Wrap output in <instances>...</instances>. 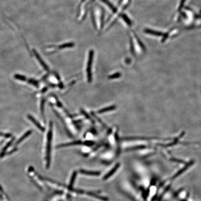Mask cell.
I'll list each match as a JSON object with an SVG mask.
<instances>
[{"label": "cell", "instance_id": "obj_13", "mask_svg": "<svg viewBox=\"0 0 201 201\" xmlns=\"http://www.w3.org/2000/svg\"><path fill=\"white\" fill-rule=\"evenodd\" d=\"M14 140V138H13L12 140H11V141H10L7 144L6 146L4 147V148L3 149V151L1 152V154L0 155V157H3V156L5 155V152L6 151L7 149L9 148V147L10 146V145H11V144L13 142Z\"/></svg>", "mask_w": 201, "mask_h": 201}, {"label": "cell", "instance_id": "obj_12", "mask_svg": "<svg viewBox=\"0 0 201 201\" xmlns=\"http://www.w3.org/2000/svg\"><path fill=\"white\" fill-rule=\"evenodd\" d=\"M145 32L146 33L149 34H152L154 36H161L163 34L162 32H159V31H156L152 30L151 29H145Z\"/></svg>", "mask_w": 201, "mask_h": 201}, {"label": "cell", "instance_id": "obj_15", "mask_svg": "<svg viewBox=\"0 0 201 201\" xmlns=\"http://www.w3.org/2000/svg\"><path fill=\"white\" fill-rule=\"evenodd\" d=\"M87 194L89 195V196H94V197H96L97 198L99 199L100 200H102V201H108V199L107 198L102 197V196H98V195H96V194H95L94 193H93L88 192Z\"/></svg>", "mask_w": 201, "mask_h": 201}, {"label": "cell", "instance_id": "obj_2", "mask_svg": "<svg viewBox=\"0 0 201 201\" xmlns=\"http://www.w3.org/2000/svg\"><path fill=\"white\" fill-rule=\"evenodd\" d=\"M94 56V51L93 50H91L89 53L88 62L87 65L86 72L87 80L88 83H91L92 81V66L93 63V59Z\"/></svg>", "mask_w": 201, "mask_h": 201}, {"label": "cell", "instance_id": "obj_4", "mask_svg": "<svg viewBox=\"0 0 201 201\" xmlns=\"http://www.w3.org/2000/svg\"><path fill=\"white\" fill-rule=\"evenodd\" d=\"M120 167V163H117L116 165L113 167L111 170L110 171V172L107 173V174L105 176L103 177V179L104 180H106L108 179V178H110L117 171V169Z\"/></svg>", "mask_w": 201, "mask_h": 201}, {"label": "cell", "instance_id": "obj_5", "mask_svg": "<svg viewBox=\"0 0 201 201\" xmlns=\"http://www.w3.org/2000/svg\"><path fill=\"white\" fill-rule=\"evenodd\" d=\"M28 118L29 120H30V121L36 125V127L38 128L40 130H41V131H42V132H44V128L39 124V122L38 121H36V119L34 118V117H33L31 115H28Z\"/></svg>", "mask_w": 201, "mask_h": 201}, {"label": "cell", "instance_id": "obj_10", "mask_svg": "<svg viewBox=\"0 0 201 201\" xmlns=\"http://www.w3.org/2000/svg\"><path fill=\"white\" fill-rule=\"evenodd\" d=\"M116 108V107L115 106H108V107H106L105 108H102L101 110H99L97 113L98 114L104 113L108 112V111H110L113 110H115Z\"/></svg>", "mask_w": 201, "mask_h": 201}, {"label": "cell", "instance_id": "obj_7", "mask_svg": "<svg viewBox=\"0 0 201 201\" xmlns=\"http://www.w3.org/2000/svg\"><path fill=\"white\" fill-rule=\"evenodd\" d=\"M79 172L82 174L85 175L87 176H99L100 175V172L98 171H86L84 169H81Z\"/></svg>", "mask_w": 201, "mask_h": 201}, {"label": "cell", "instance_id": "obj_22", "mask_svg": "<svg viewBox=\"0 0 201 201\" xmlns=\"http://www.w3.org/2000/svg\"><path fill=\"white\" fill-rule=\"evenodd\" d=\"M83 144L85 146H92L95 143L94 141H84Z\"/></svg>", "mask_w": 201, "mask_h": 201}, {"label": "cell", "instance_id": "obj_14", "mask_svg": "<svg viewBox=\"0 0 201 201\" xmlns=\"http://www.w3.org/2000/svg\"><path fill=\"white\" fill-rule=\"evenodd\" d=\"M77 172H76V171H74L72 175L71 179H70V182H69V188H72L73 185H74V182H75V179H76V177H77Z\"/></svg>", "mask_w": 201, "mask_h": 201}, {"label": "cell", "instance_id": "obj_26", "mask_svg": "<svg viewBox=\"0 0 201 201\" xmlns=\"http://www.w3.org/2000/svg\"><path fill=\"white\" fill-rule=\"evenodd\" d=\"M47 90V88H44L43 89H42V92H44L46 91Z\"/></svg>", "mask_w": 201, "mask_h": 201}, {"label": "cell", "instance_id": "obj_9", "mask_svg": "<svg viewBox=\"0 0 201 201\" xmlns=\"http://www.w3.org/2000/svg\"><path fill=\"white\" fill-rule=\"evenodd\" d=\"M32 133V130H29L28 131H27L24 134V135L22 136L21 137V138H20L19 140L17 141L15 143V145H18L22 141H23L24 139H26V138L28 137V136H29V135H30L31 133Z\"/></svg>", "mask_w": 201, "mask_h": 201}, {"label": "cell", "instance_id": "obj_27", "mask_svg": "<svg viewBox=\"0 0 201 201\" xmlns=\"http://www.w3.org/2000/svg\"><path fill=\"white\" fill-rule=\"evenodd\" d=\"M85 1V0H81V1L80 4H81V3H83V2Z\"/></svg>", "mask_w": 201, "mask_h": 201}, {"label": "cell", "instance_id": "obj_11", "mask_svg": "<svg viewBox=\"0 0 201 201\" xmlns=\"http://www.w3.org/2000/svg\"><path fill=\"white\" fill-rule=\"evenodd\" d=\"M74 46V43L73 42H66L60 45L58 47V50H63L64 48H70Z\"/></svg>", "mask_w": 201, "mask_h": 201}, {"label": "cell", "instance_id": "obj_21", "mask_svg": "<svg viewBox=\"0 0 201 201\" xmlns=\"http://www.w3.org/2000/svg\"><path fill=\"white\" fill-rule=\"evenodd\" d=\"M81 113L83 114V115H84V116H85L87 119H88V120H90V121L92 122H94V121L92 120L91 118L89 116L88 114L85 111L83 110H81Z\"/></svg>", "mask_w": 201, "mask_h": 201}, {"label": "cell", "instance_id": "obj_20", "mask_svg": "<svg viewBox=\"0 0 201 201\" xmlns=\"http://www.w3.org/2000/svg\"><path fill=\"white\" fill-rule=\"evenodd\" d=\"M120 77V74L119 73H116L115 74H113L112 75H110L108 77L109 79H114L119 77Z\"/></svg>", "mask_w": 201, "mask_h": 201}, {"label": "cell", "instance_id": "obj_8", "mask_svg": "<svg viewBox=\"0 0 201 201\" xmlns=\"http://www.w3.org/2000/svg\"><path fill=\"white\" fill-rule=\"evenodd\" d=\"M104 3L107 5V6L111 10H112V12L114 13H116L117 12V9L115 7L114 5L112 4V3L110 2L108 0H101Z\"/></svg>", "mask_w": 201, "mask_h": 201}, {"label": "cell", "instance_id": "obj_25", "mask_svg": "<svg viewBox=\"0 0 201 201\" xmlns=\"http://www.w3.org/2000/svg\"><path fill=\"white\" fill-rule=\"evenodd\" d=\"M59 88H61H61L63 87V84H62V83H60V84L59 85Z\"/></svg>", "mask_w": 201, "mask_h": 201}, {"label": "cell", "instance_id": "obj_6", "mask_svg": "<svg viewBox=\"0 0 201 201\" xmlns=\"http://www.w3.org/2000/svg\"><path fill=\"white\" fill-rule=\"evenodd\" d=\"M82 143H83L81 141H72V142H71V143L61 144H60V145H58L57 147H56V148H62V147L71 146H75V145H80Z\"/></svg>", "mask_w": 201, "mask_h": 201}, {"label": "cell", "instance_id": "obj_23", "mask_svg": "<svg viewBox=\"0 0 201 201\" xmlns=\"http://www.w3.org/2000/svg\"><path fill=\"white\" fill-rule=\"evenodd\" d=\"M185 1V0H182V1H181V4H180L179 7V10H180V9H182V6H183V5H184V3Z\"/></svg>", "mask_w": 201, "mask_h": 201}, {"label": "cell", "instance_id": "obj_3", "mask_svg": "<svg viewBox=\"0 0 201 201\" xmlns=\"http://www.w3.org/2000/svg\"><path fill=\"white\" fill-rule=\"evenodd\" d=\"M33 52L34 54V56L36 57V58L37 59L38 61H39L40 64L42 66L43 69H44L45 70H46L47 71H49V70H50L49 67L48 66V65L46 64V63L44 61L43 59L40 56L39 54L38 53L37 51H36L35 50H33Z\"/></svg>", "mask_w": 201, "mask_h": 201}, {"label": "cell", "instance_id": "obj_17", "mask_svg": "<svg viewBox=\"0 0 201 201\" xmlns=\"http://www.w3.org/2000/svg\"><path fill=\"white\" fill-rule=\"evenodd\" d=\"M45 100L44 99H42L41 102V111L42 114L43 118L44 119V106Z\"/></svg>", "mask_w": 201, "mask_h": 201}, {"label": "cell", "instance_id": "obj_18", "mask_svg": "<svg viewBox=\"0 0 201 201\" xmlns=\"http://www.w3.org/2000/svg\"><path fill=\"white\" fill-rule=\"evenodd\" d=\"M14 77L15 79L19 80L22 81H25L26 80V77H24L23 75H20L19 74H16L14 75Z\"/></svg>", "mask_w": 201, "mask_h": 201}, {"label": "cell", "instance_id": "obj_1", "mask_svg": "<svg viewBox=\"0 0 201 201\" xmlns=\"http://www.w3.org/2000/svg\"><path fill=\"white\" fill-rule=\"evenodd\" d=\"M53 136V122H50L49 124V130L47 134V142L46 146V167L49 168L50 165L51 160V141Z\"/></svg>", "mask_w": 201, "mask_h": 201}, {"label": "cell", "instance_id": "obj_24", "mask_svg": "<svg viewBox=\"0 0 201 201\" xmlns=\"http://www.w3.org/2000/svg\"><path fill=\"white\" fill-rule=\"evenodd\" d=\"M17 150V148H15V149H13L12 150H11V151H10L9 152V153H8V155H9V154H12V153H13V152H14L16 151Z\"/></svg>", "mask_w": 201, "mask_h": 201}, {"label": "cell", "instance_id": "obj_19", "mask_svg": "<svg viewBox=\"0 0 201 201\" xmlns=\"http://www.w3.org/2000/svg\"><path fill=\"white\" fill-rule=\"evenodd\" d=\"M28 83L30 84H32L36 87H38L39 83L37 81L35 80L34 79H30L28 80Z\"/></svg>", "mask_w": 201, "mask_h": 201}, {"label": "cell", "instance_id": "obj_16", "mask_svg": "<svg viewBox=\"0 0 201 201\" xmlns=\"http://www.w3.org/2000/svg\"><path fill=\"white\" fill-rule=\"evenodd\" d=\"M121 17L122 18V19L124 20L125 22H126L127 24L129 26H131L132 25V22H131V20L130 19V18L128 17L125 14L121 15Z\"/></svg>", "mask_w": 201, "mask_h": 201}]
</instances>
